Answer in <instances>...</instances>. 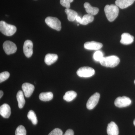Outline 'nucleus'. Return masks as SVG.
Here are the masks:
<instances>
[{
    "instance_id": "obj_30",
    "label": "nucleus",
    "mask_w": 135,
    "mask_h": 135,
    "mask_svg": "<svg viewBox=\"0 0 135 135\" xmlns=\"http://www.w3.org/2000/svg\"><path fill=\"white\" fill-rule=\"evenodd\" d=\"M81 18H81L80 17L78 16L77 17V18H76L75 20H76V21H77V22H79H79H80L81 20Z\"/></svg>"
},
{
    "instance_id": "obj_27",
    "label": "nucleus",
    "mask_w": 135,
    "mask_h": 135,
    "mask_svg": "<svg viewBox=\"0 0 135 135\" xmlns=\"http://www.w3.org/2000/svg\"><path fill=\"white\" fill-rule=\"evenodd\" d=\"M73 1L74 0H60V3L63 7L67 9H70V3Z\"/></svg>"
},
{
    "instance_id": "obj_8",
    "label": "nucleus",
    "mask_w": 135,
    "mask_h": 135,
    "mask_svg": "<svg viewBox=\"0 0 135 135\" xmlns=\"http://www.w3.org/2000/svg\"><path fill=\"white\" fill-rule=\"evenodd\" d=\"M100 96V94L97 92L95 93L94 95L91 96L87 103V109L89 110H92L94 109L98 103Z\"/></svg>"
},
{
    "instance_id": "obj_10",
    "label": "nucleus",
    "mask_w": 135,
    "mask_h": 135,
    "mask_svg": "<svg viewBox=\"0 0 135 135\" xmlns=\"http://www.w3.org/2000/svg\"><path fill=\"white\" fill-rule=\"evenodd\" d=\"M22 89L26 97L31 96L35 89V87L33 84L26 83L23 84Z\"/></svg>"
},
{
    "instance_id": "obj_12",
    "label": "nucleus",
    "mask_w": 135,
    "mask_h": 135,
    "mask_svg": "<svg viewBox=\"0 0 135 135\" xmlns=\"http://www.w3.org/2000/svg\"><path fill=\"white\" fill-rule=\"evenodd\" d=\"M107 132L108 135H118L119 131L118 126L113 122H111L108 124Z\"/></svg>"
},
{
    "instance_id": "obj_7",
    "label": "nucleus",
    "mask_w": 135,
    "mask_h": 135,
    "mask_svg": "<svg viewBox=\"0 0 135 135\" xmlns=\"http://www.w3.org/2000/svg\"><path fill=\"white\" fill-rule=\"evenodd\" d=\"M3 47L5 53L8 55L15 53L17 51V46L12 41H5L3 44Z\"/></svg>"
},
{
    "instance_id": "obj_19",
    "label": "nucleus",
    "mask_w": 135,
    "mask_h": 135,
    "mask_svg": "<svg viewBox=\"0 0 135 135\" xmlns=\"http://www.w3.org/2000/svg\"><path fill=\"white\" fill-rule=\"evenodd\" d=\"M17 99L18 102V107L20 109H22L24 106L25 100L24 97V94L21 90H19L17 94Z\"/></svg>"
},
{
    "instance_id": "obj_33",
    "label": "nucleus",
    "mask_w": 135,
    "mask_h": 135,
    "mask_svg": "<svg viewBox=\"0 0 135 135\" xmlns=\"http://www.w3.org/2000/svg\"><path fill=\"white\" fill-rule=\"evenodd\" d=\"M134 83H135V80L134 81Z\"/></svg>"
},
{
    "instance_id": "obj_15",
    "label": "nucleus",
    "mask_w": 135,
    "mask_h": 135,
    "mask_svg": "<svg viewBox=\"0 0 135 135\" xmlns=\"http://www.w3.org/2000/svg\"><path fill=\"white\" fill-rule=\"evenodd\" d=\"M135 0H116L115 4L121 9H125L132 5Z\"/></svg>"
},
{
    "instance_id": "obj_5",
    "label": "nucleus",
    "mask_w": 135,
    "mask_h": 135,
    "mask_svg": "<svg viewBox=\"0 0 135 135\" xmlns=\"http://www.w3.org/2000/svg\"><path fill=\"white\" fill-rule=\"evenodd\" d=\"M95 71L92 68L84 66L80 68L77 71L78 76L82 77H89L95 74Z\"/></svg>"
},
{
    "instance_id": "obj_25",
    "label": "nucleus",
    "mask_w": 135,
    "mask_h": 135,
    "mask_svg": "<svg viewBox=\"0 0 135 135\" xmlns=\"http://www.w3.org/2000/svg\"><path fill=\"white\" fill-rule=\"evenodd\" d=\"M103 57V54L101 51H97L94 53V58L96 61L99 62Z\"/></svg>"
},
{
    "instance_id": "obj_3",
    "label": "nucleus",
    "mask_w": 135,
    "mask_h": 135,
    "mask_svg": "<svg viewBox=\"0 0 135 135\" xmlns=\"http://www.w3.org/2000/svg\"><path fill=\"white\" fill-rule=\"evenodd\" d=\"M0 31L6 36H12L16 32L17 28L15 26L9 25L3 21L0 22Z\"/></svg>"
},
{
    "instance_id": "obj_11",
    "label": "nucleus",
    "mask_w": 135,
    "mask_h": 135,
    "mask_svg": "<svg viewBox=\"0 0 135 135\" xmlns=\"http://www.w3.org/2000/svg\"><path fill=\"white\" fill-rule=\"evenodd\" d=\"M103 46L102 43L94 41L87 42L84 44V48L90 50H98Z\"/></svg>"
},
{
    "instance_id": "obj_1",
    "label": "nucleus",
    "mask_w": 135,
    "mask_h": 135,
    "mask_svg": "<svg viewBox=\"0 0 135 135\" xmlns=\"http://www.w3.org/2000/svg\"><path fill=\"white\" fill-rule=\"evenodd\" d=\"M104 11L107 18L109 22H113L118 16L119 8L117 5L114 4L107 5L105 7Z\"/></svg>"
},
{
    "instance_id": "obj_21",
    "label": "nucleus",
    "mask_w": 135,
    "mask_h": 135,
    "mask_svg": "<svg viewBox=\"0 0 135 135\" xmlns=\"http://www.w3.org/2000/svg\"><path fill=\"white\" fill-rule=\"evenodd\" d=\"M53 95L51 92H42L39 95V98L41 101H48L53 99Z\"/></svg>"
},
{
    "instance_id": "obj_29",
    "label": "nucleus",
    "mask_w": 135,
    "mask_h": 135,
    "mask_svg": "<svg viewBox=\"0 0 135 135\" xmlns=\"http://www.w3.org/2000/svg\"><path fill=\"white\" fill-rule=\"evenodd\" d=\"M63 135H74V133L72 129H68Z\"/></svg>"
},
{
    "instance_id": "obj_20",
    "label": "nucleus",
    "mask_w": 135,
    "mask_h": 135,
    "mask_svg": "<svg viewBox=\"0 0 135 135\" xmlns=\"http://www.w3.org/2000/svg\"><path fill=\"white\" fill-rule=\"evenodd\" d=\"M77 96V94L75 91L71 90L66 92L63 97L64 100L67 102H70L75 99Z\"/></svg>"
},
{
    "instance_id": "obj_16",
    "label": "nucleus",
    "mask_w": 135,
    "mask_h": 135,
    "mask_svg": "<svg viewBox=\"0 0 135 135\" xmlns=\"http://www.w3.org/2000/svg\"><path fill=\"white\" fill-rule=\"evenodd\" d=\"M58 59V56L56 54H47L44 59V62L48 65H51L52 64L55 62Z\"/></svg>"
},
{
    "instance_id": "obj_24",
    "label": "nucleus",
    "mask_w": 135,
    "mask_h": 135,
    "mask_svg": "<svg viewBox=\"0 0 135 135\" xmlns=\"http://www.w3.org/2000/svg\"><path fill=\"white\" fill-rule=\"evenodd\" d=\"M16 135H26V131L23 126H20L17 128L15 132Z\"/></svg>"
},
{
    "instance_id": "obj_17",
    "label": "nucleus",
    "mask_w": 135,
    "mask_h": 135,
    "mask_svg": "<svg viewBox=\"0 0 135 135\" xmlns=\"http://www.w3.org/2000/svg\"><path fill=\"white\" fill-rule=\"evenodd\" d=\"M84 7L86 9V12L88 14L92 16L97 15L99 12V9L98 8L92 7L89 3H85L84 4Z\"/></svg>"
},
{
    "instance_id": "obj_14",
    "label": "nucleus",
    "mask_w": 135,
    "mask_h": 135,
    "mask_svg": "<svg viewBox=\"0 0 135 135\" xmlns=\"http://www.w3.org/2000/svg\"><path fill=\"white\" fill-rule=\"evenodd\" d=\"M134 36L127 33H124L121 35L120 43L124 45H129L133 42Z\"/></svg>"
},
{
    "instance_id": "obj_13",
    "label": "nucleus",
    "mask_w": 135,
    "mask_h": 135,
    "mask_svg": "<svg viewBox=\"0 0 135 135\" xmlns=\"http://www.w3.org/2000/svg\"><path fill=\"white\" fill-rule=\"evenodd\" d=\"M11 114V108L9 105L4 104L0 107V114L3 118H9Z\"/></svg>"
},
{
    "instance_id": "obj_31",
    "label": "nucleus",
    "mask_w": 135,
    "mask_h": 135,
    "mask_svg": "<svg viewBox=\"0 0 135 135\" xmlns=\"http://www.w3.org/2000/svg\"><path fill=\"white\" fill-rule=\"evenodd\" d=\"M3 92L2 91V90H1L0 91V98H1L3 96Z\"/></svg>"
},
{
    "instance_id": "obj_22",
    "label": "nucleus",
    "mask_w": 135,
    "mask_h": 135,
    "mask_svg": "<svg viewBox=\"0 0 135 135\" xmlns=\"http://www.w3.org/2000/svg\"><path fill=\"white\" fill-rule=\"evenodd\" d=\"M94 17L92 15L88 14L84 15L79 23L83 25H87L94 21Z\"/></svg>"
},
{
    "instance_id": "obj_28",
    "label": "nucleus",
    "mask_w": 135,
    "mask_h": 135,
    "mask_svg": "<svg viewBox=\"0 0 135 135\" xmlns=\"http://www.w3.org/2000/svg\"><path fill=\"white\" fill-rule=\"evenodd\" d=\"M63 132L62 130L59 128H55L51 131L48 135H62Z\"/></svg>"
},
{
    "instance_id": "obj_32",
    "label": "nucleus",
    "mask_w": 135,
    "mask_h": 135,
    "mask_svg": "<svg viewBox=\"0 0 135 135\" xmlns=\"http://www.w3.org/2000/svg\"><path fill=\"white\" fill-rule=\"evenodd\" d=\"M133 123H134V125L135 126V119L134 120V122H133Z\"/></svg>"
},
{
    "instance_id": "obj_4",
    "label": "nucleus",
    "mask_w": 135,
    "mask_h": 135,
    "mask_svg": "<svg viewBox=\"0 0 135 135\" xmlns=\"http://www.w3.org/2000/svg\"><path fill=\"white\" fill-rule=\"evenodd\" d=\"M45 22L48 26L52 29L57 31H60L61 30V22L57 18L51 17H47L45 19Z\"/></svg>"
},
{
    "instance_id": "obj_26",
    "label": "nucleus",
    "mask_w": 135,
    "mask_h": 135,
    "mask_svg": "<svg viewBox=\"0 0 135 135\" xmlns=\"http://www.w3.org/2000/svg\"><path fill=\"white\" fill-rule=\"evenodd\" d=\"M10 74L8 72L5 71L0 74V82L2 83L8 79Z\"/></svg>"
},
{
    "instance_id": "obj_2",
    "label": "nucleus",
    "mask_w": 135,
    "mask_h": 135,
    "mask_svg": "<svg viewBox=\"0 0 135 135\" xmlns=\"http://www.w3.org/2000/svg\"><path fill=\"white\" fill-rule=\"evenodd\" d=\"M101 65L106 67L114 68L117 66L120 62V59L116 56L105 57L99 61Z\"/></svg>"
},
{
    "instance_id": "obj_6",
    "label": "nucleus",
    "mask_w": 135,
    "mask_h": 135,
    "mask_svg": "<svg viewBox=\"0 0 135 135\" xmlns=\"http://www.w3.org/2000/svg\"><path fill=\"white\" fill-rule=\"evenodd\" d=\"M131 102V99L128 97H119L115 99L114 105L117 107L123 108L130 105Z\"/></svg>"
},
{
    "instance_id": "obj_23",
    "label": "nucleus",
    "mask_w": 135,
    "mask_h": 135,
    "mask_svg": "<svg viewBox=\"0 0 135 135\" xmlns=\"http://www.w3.org/2000/svg\"><path fill=\"white\" fill-rule=\"evenodd\" d=\"M27 118L31 121L32 123L35 125L38 123V120L36 114L33 111L31 110L29 111L27 114Z\"/></svg>"
},
{
    "instance_id": "obj_18",
    "label": "nucleus",
    "mask_w": 135,
    "mask_h": 135,
    "mask_svg": "<svg viewBox=\"0 0 135 135\" xmlns=\"http://www.w3.org/2000/svg\"><path fill=\"white\" fill-rule=\"evenodd\" d=\"M65 12L67 16L68 19L70 22H73L78 16V14L75 11L70 9H66Z\"/></svg>"
},
{
    "instance_id": "obj_9",
    "label": "nucleus",
    "mask_w": 135,
    "mask_h": 135,
    "mask_svg": "<svg viewBox=\"0 0 135 135\" xmlns=\"http://www.w3.org/2000/svg\"><path fill=\"white\" fill-rule=\"evenodd\" d=\"M33 43L32 41L27 40L24 44L23 52L25 55L27 57H30L33 54Z\"/></svg>"
}]
</instances>
